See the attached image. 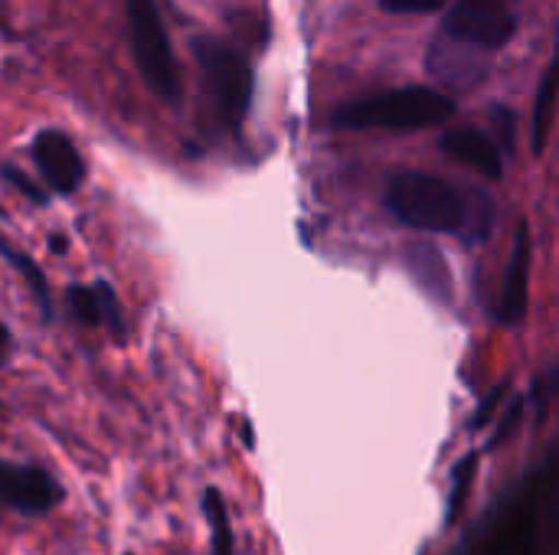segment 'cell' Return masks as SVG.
Wrapping results in <instances>:
<instances>
[{
    "mask_svg": "<svg viewBox=\"0 0 559 555\" xmlns=\"http://www.w3.org/2000/svg\"><path fill=\"white\" fill-rule=\"evenodd\" d=\"M383 203L390 216L416 232L462 236L468 245L488 239L495 222V200L485 190H462L423 170H403L386 180Z\"/></svg>",
    "mask_w": 559,
    "mask_h": 555,
    "instance_id": "cell-1",
    "label": "cell"
},
{
    "mask_svg": "<svg viewBox=\"0 0 559 555\" xmlns=\"http://www.w3.org/2000/svg\"><path fill=\"white\" fill-rule=\"evenodd\" d=\"M455 114V98L429 88V85H406L383 95H370L350 105H341L331 114L334 128L347 131H367V128H386V131H423L449 121Z\"/></svg>",
    "mask_w": 559,
    "mask_h": 555,
    "instance_id": "cell-2",
    "label": "cell"
},
{
    "mask_svg": "<svg viewBox=\"0 0 559 555\" xmlns=\"http://www.w3.org/2000/svg\"><path fill=\"white\" fill-rule=\"evenodd\" d=\"M128 29H131V52L144 85L170 108L183 101L180 69L170 49V36L164 29L160 10L154 0H128Z\"/></svg>",
    "mask_w": 559,
    "mask_h": 555,
    "instance_id": "cell-3",
    "label": "cell"
},
{
    "mask_svg": "<svg viewBox=\"0 0 559 555\" xmlns=\"http://www.w3.org/2000/svg\"><path fill=\"white\" fill-rule=\"evenodd\" d=\"M193 56L200 62L206 92L216 105V114L229 131H239L242 118L252 105V69L239 49H233L223 39L200 36L193 39Z\"/></svg>",
    "mask_w": 559,
    "mask_h": 555,
    "instance_id": "cell-4",
    "label": "cell"
},
{
    "mask_svg": "<svg viewBox=\"0 0 559 555\" xmlns=\"http://www.w3.org/2000/svg\"><path fill=\"white\" fill-rule=\"evenodd\" d=\"M442 33L481 52H495L514 39L518 16L504 0H455L442 20Z\"/></svg>",
    "mask_w": 559,
    "mask_h": 555,
    "instance_id": "cell-5",
    "label": "cell"
},
{
    "mask_svg": "<svg viewBox=\"0 0 559 555\" xmlns=\"http://www.w3.org/2000/svg\"><path fill=\"white\" fill-rule=\"evenodd\" d=\"M0 504L23 517H43L62 504V487L43 468L0 461Z\"/></svg>",
    "mask_w": 559,
    "mask_h": 555,
    "instance_id": "cell-6",
    "label": "cell"
},
{
    "mask_svg": "<svg viewBox=\"0 0 559 555\" xmlns=\"http://www.w3.org/2000/svg\"><path fill=\"white\" fill-rule=\"evenodd\" d=\"M426 69H429V75L442 88H449V92H472V88H478L485 82L488 59H485L481 49H475V46L442 33L429 46V52H426Z\"/></svg>",
    "mask_w": 559,
    "mask_h": 555,
    "instance_id": "cell-7",
    "label": "cell"
},
{
    "mask_svg": "<svg viewBox=\"0 0 559 555\" xmlns=\"http://www.w3.org/2000/svg\"><path fill=\"white\" fill-rule=\"evenodd\" d=\"M33 160L52 193L69 196L85 180V160L79 157L75 144L56 128H46L33 137Z\"/></svg>",
    "mask_w": 559,
    "mask_h": 555,
    "instance_id": "cell-8",
    "label": "cell"
},
{
    "mask_svg": "<svg viewBox=\"0 0 559 555\" xmlns=\"http://www.w3.org/2000/svg\"><path fill=\"white\" fill-rule=\"evenodd\" d=\"M66 307L69 314L82 324V327H108L111 334L124 337V314H121V301L115 294V288L108 281H95V285H69L66 291Z\"/></svg>",
    "mask_w": 559,
    "mask_h": 555,
    "instance_id": "cell-9",
    "label": "cell"
},
{
    "mask_svg": "<svg viewBox=\"0 0 559 555\" xmlns=\"http://www.w3.org/2000/svg\"><path fill=\"white\" fill-rule=\"evenodd\" d=\"M531 229L527 222L518 226L514 236V249H511V262H508V275H504V288H501V301H498V321L508 327H518L527 314V288H531Z\"/></svg>",
    "mask_w": 559,
    "mask_h": 555,
    "instance_id": "cell-10",
    "label": "cell"
},
{
    "mask_svg": "<svg viewBox=\"0 0 559 555\" xmlns=\"http://www.w3.org/2000/svg\"><path fill=\"white\" fill-rule=\"evenodd\" d=\"M442 150L452 160H459V164L485 173L488 180H501L504 177V157H501V150L478 128H455V131L442 134Z\"/></svg>",
    "mask_w": 559,
    "mask_h": 555,
    "instance_id": "cell-11",
    "label": "cell"
},
{
    "mask_svg": "<svg viewBox=\"0 0 559 555\" xmlns=\"http://www.w3.org/2000/svg\"><path fill=\"white\" fill-rule=\"evenodd\" d=\"M554 101H557V59L547 65L540 88H537V101H534V128H531V144L534 154H544L547 147V134H550V118H554Z\"/></svg>",
    "mask_w": 559,
    "mask_h": 555,
    "instance_id": "cell-12",
    "label": "cell"
},
{
    "mask_svg": "<svg viewBox=\"0 0 559 555\" xmlns=\"http://www.w3.org/2000/svg\"><path fill=\"white\" fill-rule=\"evenodd\" d=\"M0 255L23 275V281L29 285V291H33V298L39 301V311H43V317L49 321L52 317V298H49V281H46V275L36 268V262L33 258H26L23 252H16L13 245H7L3 242V236H0Z\"/></svg>",
    "mask_w": 559,
    "mask_h": 555,
    "instance_id": "cell-13",
    "label": "cell"
},
{
    "mask_svg": "<svg viewBox=\"0 0 559 555\" xmlns=\"http://www.w3.org/2000/svg\"><path fill=\"white\" fill-rule=\"evenodd\" d=\"M203 514L210 523V540H213V555H233V527H229V510L226 500L216 487L203 494Z\"/></svg>",
    "mask_w": 559,
    "mask_h": 555,
    "instance_id": "cell-14",
    "label": "cell"
},
{
    "mask_svg": "<svg viewBox=\"0 0 559 555\" xmlns=\"http://www.w3.org/2000/svg\"><path fill=\"white\" fill-rule=\"evenodd\" d=\"M475 464H478V451H472V455H465L459 464H455V481H452V494H449V514H445V523L452 520V514L459 510V504H462V497H465V491H468V484H472V471H475Z\"/></svg>",
    "mask_w": 559,
    "mask_h": 555,
    "instance_id": "cell-15",
    "label": "cell"
},
{
    "mask_svg": "<svg viewBox=\"0 0 559 555\" xmlns=\"http://www.w3.org/2000/svg\"><path fill=\"white\" fill-rule=\"evenodd\" d=\"M488 118H491V128H495V134H498L495 147L501 150V157L511 154V150H514V111L504 108V105H495Z\"/></svg>",
    "mask_w": 559,
    "mask_h": 555,
    "instance_id": "cell-16",
    "label": "cell"
},
{
    "mask_svg": "<svg viewBox=\"0 0 559 555\" xmlns=\"http://www.w3.org/2000/svg\"><path fill=\"white\" fill-rule=\"evenodd\" d=\"M449 0H380V10L386 13H432L442 10Z\"/></svg>",
    "mask_w": 559,
    "mask_h": 555,
    "instance_id": "cell-17",
    "label": "cell"
},
{
    "mask_svg": "<svg viewBox=\"0 0 559 555\" xmlns=\"http://www.w3.org/2000/svg\"><path fill=\"white\" fill-rule=\"evenodd\" d=\"M521 409H524V402H521V399H514V402H511V409H508V412L501 415V422H498V432H495V435L488 438V448H498V445H501V442H504V438H508V435H511V432L518 429Z\"/></svg>",
    "mask_w": 559,
    "mask_h": 555,
    "instance_id": "cell-18",
    "label": "cell"
},
{
    "mask_svg": "<svg viewBox=\"0 0 559 555\" xmlns=\"http://www.w3.org/2000/svg\"><path fill=\"white\" fill-rule=\"evenodd\" d=\"M0 173H3V177H7L10 183H16V190H20L23 196H29L33 203H39V206L46 203V193H43V190H39L36 183H29V180H26V177H23V173H20L16 167H3Z\"/></svg>",
    "mask_w": 559,
    "mask_h": 555,
    "instance_id": "cell-19",
    "label": "cell"
},
{
    "mask_svg": "<svg viewBox=\"0 0 559 555\" xmlns=\"http://www.w3.org/2000/svg\"><path fill=\"white\" fill-rule=\"evenodd\" d=\"M504 389H508V386L501 383L498 389H491V393L485 396V402L478 406V412H475V415H472V422H468V432H478V429H485V425H488V419H491V409L498 406V399H501V393H504Z\"/></svg>",
    "mask_w": 559,
    "mask_h": 555,
    "instance_id": "cell-20",
    "label": "cell"
},
{
    "mask_svg": "<svg viewBox=\"0 0 559 555\" xmlns=\"http://www.w3.org/2000/svg\"><path fill=\"white\" fill-rule=\"evenodd\" d=\"M7 353H10V330L0 324V366L7 363Z\"/></svg>",
    "mask_w": 559,
    "mask_h": 555,
    "instance_id": "cell-21",
    "label": "cell"
}]
</instances>
